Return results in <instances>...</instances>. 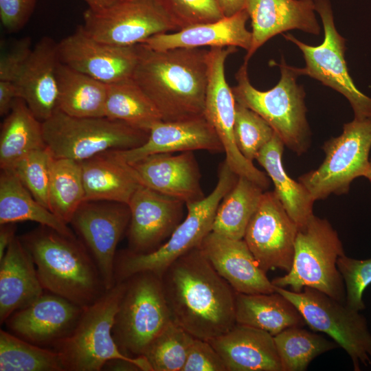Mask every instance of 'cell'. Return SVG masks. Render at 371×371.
<instances>
[{"label":"cell","mask_w":371,"mask_h":371,"mask_svg":"<svg viewBox=\"0 0 371 371\" xmlns=\"http://www.w3.org/2000/svg\"><path fill=\"white\" fill-rule=\"evenodd\" d=\"M160 278L172 322L194 338L209 341L236 324L235 291L199 247L173 261Z\"/></svg>","instance_id":"cell-1"},{"label":"cell","mask_w":371,"mask_h":371,"mask_svg":"<svg viewBox=\"0 0 371 371\" xmlns=\"http://www.w3.org/2000/svg\"><path fill=\"white\" fill-rule=\"evenodd\" d=\"M137 47L132 78L155 104L161 120L204 115L209 49L153 50L142 44Z\"/></svg>","instance_id":"cell-2"},{"label":"cell","mask_w":371,"mask_h":371,"mask_svg":"<svg viewBox=\"0 0 371 371\" xmlns=\"http://www.w3.org/2000/svg\"><path fill=\"white\" fill-rule=\"evenodd\" d=\"M19 238L32 256L45 291L83 308L106 291L91 253L75 236L40 225Z\"/></svg>","instance_id":"cell-3"},{"label":"cell","mask_w":371,"mask_h":371,"mask_svg":"<svg viewBox=\"0 0 371 371\" xmlns=\"http://www.w3.org/2000/svg\"><path fill=\"white\" fill-rule=\"evenodd\" d=\"M247 63L244 62L235 76L237 84L232 89L236 102L260 115L289 149L297 155L306 153L311 132L306 118L305 92L297 82L300 76L297 68L288 65L282 58L278 64L279 82L262 91L251 84Z\"/></svg>","instance_id":"cell-4"},{"label":"cell","mask_w":371,"mask_h":371,"mask_svg":"<svg viewBox=\"0 0 371 371\" xmlns=\"http://www.w3.org/2000/svg\"><path fill=\"white\" fill-rule=\"evenodd\" d=\"M239 176L225 161L220 166L217 183L201 200L186 203L187 215L168 240L153 251L135 254L128 249L117 253L114 263L115 282H123L142 271L161 276L173 261L197 248L212 232L217 208L224 196L236 184Z\"/></svg>","instance_id":"cell-5"},{"label":"cell","mask_w":371,"mask_h":371,"mask_svg":"<svg viewBox=\"0 0 371 371\" xmlns=\"http://www.w3.org/2000/svg\"><path fill=\"white\" fill-rule=\"evenodd\" d=\"M343 254L336 230L326 218L313 214L298 227L290 270L271 282L277 287L289 286L294 292L313 288L346 303L345 286L337 266Z\"/></svg>","instance_id":"cell-6"},{"label":"cell","mask_w":371,"mask_h":371,"mask_svg":"<svg viewBox=\"0 0 371 371\" xmlns=\"http://www.w3.org/2000/svg\"><path fill=\"white\" fill-rule=\"evenodd\" d=\"M125 289L113 326V337L129 357L144 356L155 339L171 323L161 278L150 271L125 280Z\"/></svg>","instance_id":"cell-7"},{"label":"cell","mask_w":371,"mask_h":371,"mask_svg":"<svg viewBox=\"0 0 371 371\" xmlns=\"http://www.w3.org/2000/svg\"><path fill=\"white\" fill-rule=\"evenodd\" d=\"M42 125L52 156L78 161L107 150L137 148L149 133L106 117H74L58 109Z\"/></svg>","instance_id":"cell-8"},{"label":"cell","mask_w":371,"mask_h":371,"mask_svg":"<svg viewBox=\"0 0 371 371\" xmlns=\"http://www.w3.org/2000/svg\"><path fill=\"white\" fill-rule=\"evenodd\" d=\"M124 289V281L117 282L84 308L71 333L53 346L65 371H100L109 360L135 361L139 357L122 354L113 337L115 317Z\"/></svg>","instance_id":"cell-9"},{"label":"cell","mask_w":371,"mask_h":371,"mask_svg":"<svg viewBox=\"0 0 371 371\" xmlns=\"http://www.w3.org/2000/svg\"><path fill=\"white\" fill-rule=\"evenodd\" d=\"M297 308L306 324L330 337L350 356L356 371L371 362V333L365 317L328 295L311 287L300 292L275 286Z\"/></svg>","instance_id":"cell-10"},{"label":"cell","mask_w":371,"mask_h":371,"mask_svg":"<svg viewBox=\"0 0 371 371\" xmlns=\"http://www.w3.org/2000/svg\"><path fill=\"white\" fill-rule=\"evenodd\" d=\"M322 148L326 156L322 164L298 179L315 201L346 194L353 180L363 177L370 163L371 118L344 124L342 133L327 140Z\"/></svg>","instance_id":"cell-11"},{"label":"cell","mask_w":371,"mask_h":371,"mask_svg":"<svg viewBox=\"0 0 371 371\" xmlns=\"http://www.w3.org/2000/svg\"><path fill=\"white\" fill-rule=\"evenodd\" d=\"M324 32L323 42L317 46L306 44L291 34L284 38L294 43L302 52L305 67L297 68L306 75L321 82L343 95L349 102L354 118H371V98L361 92L354 83L345 60L346 39L336 29L330 0H313Z\"/></svg>","instance_id":"cell-12"},{"label":"cell","mask_w":371,"mask_h":371,"mask_svg":"<svg viewBox=\"0 0 371 371\" xmlns=\"http://www.w3.org/2000/svg\"><path fill=\"white\" fill-rule=\"evenodd\" d=\"M85 31L100 42L120 46L144 43L156 34L179 27L160 0H115L83 13Z\"/></svg>","instance_id":"cell-13"},{"label":"cell","mask_w":371,"mask_h":371,"mask_svg":"<svg viewBox=\"0 0 371 371\" xmlns=\"http://www.w3.org/2000/svg\"><path fill=\"white\" fill-rule=\"evenodd\" d=\"M236 47H211L208 52V77L205 91L204 116L212 124L223 147L225 161L238 176L253 181L265 190L269 187L267 175L239 151L234 138L236 100L227 82L225 65Z\"/></svg>","instance_id":"cell-14"},{"label":"cell","mask_w":371,"mask_h":371,"mask_svg":"<svg viewBox=\"0 0 371 371\" xmlns=\"http://www.w3.org/2000/svg\"><path fill=\"white\" fill-rule=\"evenodd\" d=\"M130 219L128 204L85 201L77 209L69 223L93 258L106 290L115 284L116 248L128 227Z\"/></svg>","instance_id":"cell-15"},{"label":"cell","mask_w":371,"mask_h":371,"mask_svg":"<svg viewBox=\"0 0 371 371\" xmlns=\"http://www.w3.org/2000/svg\"><path fill=\"white\" fill-rule=\"evenodd\" d=\"M298 227L274 191L264 192L243 240L265 272L291 267Z\"/></svg>","instance_id":"cell-16"},{"label":"cell","mask_w":371,"mask_h":371,"mask_svg":"<svg viewBox=\"0 0 371 371\" xmlns=\"http://www.w3.org/2000/svg\"><path fill=\"white\" fill-rule=\"evenodd\" d=\"M58 54L62 63L109 85L132 78L138 47L100 42L80 25L58 42Z\"/></svg>","instance_id":"cell-17"},{"label":"cell","mask_w":371,"mask_h":371,"mask_svg":"<svg viewBox=\"0 0 371 371\" xmlns=\"http://www.w3.org/2000/svg\"><path fill=\"white\" fill-rule=\"evenodd\" d=\"M184 204L179 199L140 186L128 203L131 212L128 250L146 254L161 245L181 222Z\"/></svg>","instance_id":"cell-18"},{"label":"cell","mask_w":371,"mask_h":371,"mask_svg":"<svg viewBox=\"0 0 371 371\" xmlns=\"http://www.w3.org/2000/svg\"><path fill=\"white\" fill-rule=\"evenodd\" d=\"M84 308L52 293H43L5 322L10 332L33 344L52 348L71 333Z\"/></svg>","instance_id":"cell-19"},{"label":"cell","mask_w":371,"mask_h":371,"mask_svg":"<svg viewBox=\"0 0 371 371\" xmlns=\"http://www.w3.org/2000/svg\"><path fill=\"white\" fill-rule=\"evenodd\" d=\"M196 150L223 151L218 136L204 115L175 121L160 120L151 126L144 144L132 149L118 150V153L126 162L133 164L155 154Z\"/></svg>","instance_id":"cell-20"},{"label":"cell","mask_w":371,"mask_h":371,"mask_svg":"<svg viewBox=\"0 0 371 371\" xmlns=\"http://www.w3.org/2000/svg\"><path fill=\"white\" fill-rule=\"evenodd\" d=\"M199 247L236 292L247 294L276 292L275 286L260 267L243 239H231L211 232Z\"/></svg>","instance_id":"cell-21"},{"label":"cell","mask_w":371,"mask_h":371,"mask_svg":"<svg viewBox=\"0 0 371 371\" xmlns=\"http://www.w3.org/2000/svg\"><path fill=\"white\" fill-rule=\"evenodd\" d=\"M142 185L185 204L205 197L192 151L159 153L131 164Z\"/></svg>","instance_id":"cell-22"},{"label":"cell","mask_w":371,"mask_h":371,"mask_svg":"<svg viewBox=\"0 0 371 371\" xmlns=\"http://www.w3.org/2000/svg\"><path fill=\"white\" fill-rule=\"evenodd\" d=\"M251 20V45L245 62L272 37L291 30L318 35L321 27L313 0H245Z\"/></svg>","instance_id":"cell-23"},{"label":"cell","mask_w":371,"mask_h":371,"mask_svg":"<svg viewBox=\"0 0 371 371\" xmlns=\"http://www.w3.org/2000/svg\"><path fill=\"white\" fill-rule=\"evenodd\" d=\"M60 62L58 42L42 37L14 82L19 98L23 99L41 122L49 119L58 107L56 70Z\"/></svg>","instance_id":"cell-24"},{"label":"cell","mask_w":371,"mask_h":371,"mask_svg":"<svg viewBox=\"0 0 371 371\" xmlns=\"http://www.w3.org/2000/svg\"><path fill=\"white\" fill-rule=\"evenodd\" d=\"M209 341L227 371H282L273 336L266 331L236 323Z\"/></svg>","instance_id":"cell-25"},{"label":"cell","mask_w":371,"mask_h":371,"mask_svg":"<svg viewBox=\"0 0 371 371\" xmlns=\"http://www.w3.org/2000/svg\"><path fill=\"white\" fill-rule=\"evenodd\" d=\"M249 18L243 10L214 22L191 25L173 33L156 34L142 44L153 50L238 47L247 52L252 39L251 32L246 27Z\"/></svg>","instance_id":"cell-26"},{"label":"cell","mask_w":371,"mask_h":371,"mask_svg":"<svg viewBox=\"0 0 371 371\" xmlns=\"http://www.w3.org/2000/svg\"><path fill=\"white\" fill-rule=\"evenodd\" d=\"M44 291L32 256L16 236L0 260V324L33 303Z\"/></svg>","instance_id":"cell-27"},{"label":"cell","mask_w":371,"mask_h":371,"mask_svg":"<svg viewBox=\"0 0 371 371\" xmlns=\"http://www.w3.org/2000/svg\"><path fill=\"white\" fill-rule=\"evenodd\" d=\"M80 164L85 201L128 204L142 186L133 166L121 157L118 150L99 153Z\"/></svg>","instance_id":"cell-28"},{"label":"cell","mask_w":371,"mask_h":371,"mask_svg":"<svg viewBox=\"0 0 371 371\" xmlns=\"http://www.w3.org/2000/svg\"><path fill=\"white\" fill-rule=\"evenodd\" d=\"M237 324L266 331L273 336L306 322L297 308L278 292L247 294L235 291Z\"/></svg>","instance_id":"cell-29"},{"label":"cell","mask_w":371,"mask_h":371,"mask_svg":"<svg viewBox=\"0 0 371 371\" xmlns=\"http://www.w3.org/2000/svg\"><path fill=\"white\" fill-rule=\"evenodd\" d=\"M284 144L275 133L272 139L256 156V160L266 170L274 185V192L297 227L303 226L313 215L315 200L299 181L289 177L282 156Z\"/></svg>","instance_id":"cell-30"},{"label":"cell","mask_w":371,"mask_h":371,"mask_svg":"<svg viewBox=\"0 0 371 371\" xmlns=\"http://www.w3.org/2000/svg\"><path fill=\"white\" fill-rule=\"evenodd\" d=\"M58 107L74 117H104L107 85L59 62Z\"/></svg>","instance_id":"cell-31"},{"label":"cell","mask_w":371,"mask_h":371,"mask_svg":"<svg viewBox=\"0 0 371 371\" xmlns=\"http://www.w3.org/2000/svg\"><path fill=\"white\" fill-rule=\"evenodd\" d=\"M27 221L75 236L67 223L36 200L12 170H1L0 224Z\"/></svg>","instance_id":"cell-32"},{"label":"cell","mask_w":371,"mask_h":371,"mask_svg":"<svg viewBox=\"0 0 371 371\" xmlns=\"http://www.w3.org/2000/svg\"><path fill=\"white\" fill-rule=\"evenodd\" d=\"M44 148L46 145L42 122L24 100L17 98L1 127V170L11 168L25 154Z\"/></svg>","instance_id":"cell-33"},{"label":"cell","mask_w":371,"mask_h":371,"mask_svg":"<svg viewBox=\"0 0 371 371\" xmlns=\"http://www.w3.org/2000/svg\"><path fill=\"white\" fill-rule=\"evenodd\" d=\"M264 192L265 190L253 181L239 176L217 208L212 232L231 239H243Z\"/></svg>","instance_id":"cell-34"},{"label":"cell","mask_w":371,"mask_h":371,"mask_svg":"<svg viewBox=\"0 0 371 371\" xmlns=\"http://www.w3.org/2000/svg\"><path fill=\"white\" fill-rule=\"evenodd\" d=\"M104 117L149 133L161 115L133 79L107 85Z\"/></svg>","instance_id":"cell-35"},{"label":"cell","mask_w":371,"mask_h":371,"mask_svg":"<svg viewBox=\"0 0 371 371\" xmlns=\"http://www.w3.org/2000/svg\"><path fill=\"white\" fill-rule=\"evenodd\" d=\"M85 201V191L80 161L54 157L49 188V210L69 224Z\"/></svg>","instance_id":"cell-36"},{"label":"cell","mask_w":371,"mask_h":371,"mask_svg":"<svg viewBox=\"0 0 371 371\" xmlns=\"http://www.w3.org/2000/svg\"><path fill=\"white\" fill-rule=\"evenodd\" d=\"M0 371H65L59 353L0 330Z\"/></svg>","instance_id":"cell-37"},{"label":"cell","mask_w":371,"mask_h":371,"mask_svg":"<svg viewBox=\"0 0 371 371\" xmlns=\"http://www.w3.org/2000/svg\"><path fill=\"white\" fill-rule=\"evenodd\" d=\"M282 371H304L320 355L338 344L302 327L286 328L273 336Z\"/></svg>","instance_id":"cell-38"},{"label":"cell","mask_w":371,"mask_h":371,"mask_svg":"<svg viewBox=\"0 0 371 371\" xmlns=\"http://www.w3.org/2000/svg\"><path fill=\"white\" fill-rule=\"evenodd\" d=\"M194 339L171 322L152 342L144 357L153 371H182Z\"/></svg>","instance_id":"cell-39"},{"label":"cell","mask_w":371,"mask_h":371,"mask_svg":"<svg viewBox=\"0 0 371 371\" xmlns=\"http://www.w3.org/2000/svg\"><path fill=\"white\" fill-rule=\"evenodd\" d=\"M53 158L46 147L25 154L10 168L36 200L49 210V188Z\"/></svg>","instance_id":"cell-40"},{"label":"cell","mask_w":371,"mask_h":371,"mask_svg":"<svg viewBox=\"0 0 371 371\" xmlns=\"http://www.w3.org/2000/svg\"><path fill=\"white\" fill-rule=\"evenodd\" d=\"M234 133L239 151L252 162L275 133L260 115L236 102Z\"/></svg>","instance_id":"cell-41"},{"label":"cell","mask_w":371,"mask_h":371,"mask_svg":"<svg viewBox=\"0 0 371 371\" xmlns=\"http://www.w3.org/2000/svg\"><path fill=\"white\" fill-rule=\"evenodd\" d=\"M337 266L345 286L346 304L358 311L364 309L363 293L371 284V258L357 260L344 254L338 258Z\"/></svg>","instance_id":"cell-42"},{"label":"cell","mask_w":371,"mask_h":371,"mask_svg":"<svg viewBox=\"0 0 371 371\" xmlns=\"http://www.w3.org/2000/svg\"><path fill=\"white\" fill-rule=\"evenodd\" d=\"M179 30L225 17L216 0H160Z\"/></svg>","instance_id":"cell-43"},{"label":"cell","mask_w":371,"mask_h":371,"mask_svg":"<svg viewBox=\"0 0 371 371\" xmlns=\"http://www.w3.org/2000/svg\"><path fill=\"white\" fill-rule=\"evenodd\" d=\"M30 36L14 41L3 47L0 55V80L14 82L27 63L33 49Z\"/></svg>","instance_id":"cell-44"},{"label":"cell","mask_w":371,"mask_h":371,"mask_svg":"<svg viewBox=\"0 0 371 371\" xmlns=\"http://www.w3.org/2000/svg\"><path fill=\"white\" fill-rule=\"evenodd\" d=\"M182 371H227V369L210 341L194 338Z\"/></svg>","instance_id":"cell-45"},{"label":"cell","mask_w":371,"mask_h":371,"mask_svg":"<svg viewBox=\"0 0 371 371\" xmlns=\"http://www.w3.org/2000/svg\"><path fill=\"white\" fill-rule=\"evenodd\" d=\"M38 0H0V19L9 33L20 31L29 21Z\"/></svg>","instance_id":"cell-46"},{"label":"cell","mask_w":371,"mask_h":371,"mask_svg":"<svg viewBox=\"0 0 371 371\" xmlns=\"http://www.w3.org/2000/svg\"><path fill=\"white\" fill-rule=\"evenodd\" d=\"M17 98L18 90L14 82L0 80L1 116H6L9 113Z\"/></svg>","instance_id":"cell-47"},{"label":"cell","mask_w":371,"mask_h":371,"mask_svg":"<svg viewBox=\"0 0 371 371\" xmlns=\"http://www.w3.org/2000/svg\"><path fill=\"white\" fill-rule=\"evenodd\" d=\"M16 223H8L0 224V260L3 257L8 247L16 237Z\"/></svg>","instance_id":"cell-48"},{"label":"cell","mask_w":371,"mask_h":371,"mask_svg":"<svg viewBox=\"0 0 371 371\" xmlns=\"http://www.w3.org/2000/svg\"><path fill=\"white\" fill-rule=\"evenodd\" d=\"M225 16H231L245 10V0H216Z\"/></svg>","instance_id":"cell-49"},{"label":"cell","mask_w":371,"mask_h":371,"mask_svg":"<svg viewBox=\"0 0 371 371\" xmlns=\"http://www.w3.org/2000/svg\"><path fill=\"white\" fill-rule=\"evenodd\" d=\"M83 1L87 3L88 8H93V9H98V8H104L105 6H107L111 4L115 0H83Z\"/></svg>","instance_id":"cell-50"},{"label":"cell","mask_w":371,"mask_h":371,"mask_svg":"<svg viewBox=\"0 0 371 371\" xmlns=\"http://www.w3.org/2000/svg\"><path fill=\"white\" fill-rule=\"evenodd\" d=\"M363 177H366L371 183V159L370 160L369 166L365 172Z\"/></svg>","instance_id":"cell-51"},{"label":"cell","mask_w":371,"mask_h":371,"mask_svg":"<svg viewBox=\"0 0 371 371\" xmlns=\"http://www.w3.org/2000/svg\"><path fill=\"white\" fill-rule=\"evenodd\" d=\"M121 1H123V0H121Z\"/></svg>","instance_id":"cell-52"}]
</instances>
